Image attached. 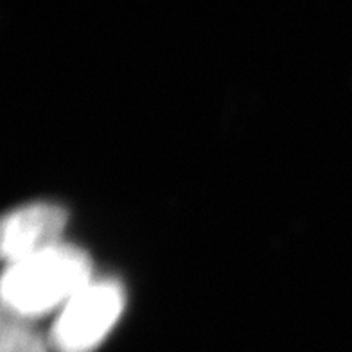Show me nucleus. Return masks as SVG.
Here are the masks:
<instances>
[{
    "label": "nucleus",
    "mask_w": 352,
    "mask_h": 352,
    "mask_svg": "<svg viewBox=\"0 0 352 352\" xmlns=\"http://www.w3.org/2000/svg\"><path fill=\"white\" fill-rule=\"evenodd\" d=\"M0 352H47V345L28 318L2 309Z\"/></svg>",
    "instance_id": "20e7f679"
},
{
    "label": "nucleus",
    "mask_w": 352,
    "mask_h": 352,
    "mask_svg": "<svg viewBox=\"0 0 352 352\" xmlns=\"http://www.w3.org/2000/svg\"><path fill=\"white\" fill-rule=\"evenodd\" d=\"M67 210L56 204H31L13 210L2 221V255L16 263L60 245L67 227Z\"/></svg>",
    "instance_id": "7ed1b4c3"
},
{
    "label": "nucleus",
    "mask_w": 352,
    "mask_h": 352,
    "mask_svg": "<svg viewBox=\"0 0 352 352\" xmlns=\"http://www.w3.org/2000/svg\"><path fill=\"white\" fill-rule=\"evenodd\" d=\"M92 280V261L78 246L60 243L11 263L2 277L4 311L33 320L65 306Z\"/></svg>",
    "instance_id": "f257e3e1"
},
{
    "label": "nucleus",
    "mask_w": 352,
    "mask_h": 352,
    "mask_svg": "<svg viewBox=\"0 0 352 352\" xmlns=\"http://www.w3.org/2000/svg\"><path fill=\"white\" fill-rule=\"evenodd\" d=\"M124 287L111 278H92L61 307L52 325L56 352H92L121 318Z\"/></svg>",
    "instance_id": "f03ea898"
}]
</instances>
